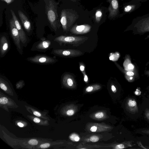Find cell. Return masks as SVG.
<instances>
[{
    "instance_id": "1",
    "label": "cell",
    "mask_w": 149,
    "mask_h": 149,
    "mask_svg": "<svg viewBox=\"0 0 149 149\" xmlns=\"http://www.w3.org/2000/svg\"><path fill=\"white\" fill-rule=\"evenodd\" d=\"M45 2V9L48 21L55 31L59 28L60 24L57 13L58 3L54 0H48Z\"/></svg>"
},
{
    "instance_id": "2",
    "label": "cell",
    "mask_w": 149,
    "mask_h": 149,
    "mask_svg": "<svg viewBox=\"0 0 149 149\" xmlns=\"http://www.w3.org/2000/svg\"><path fill=\"white\" fill-rule=\"evenodd\" d=\"M78 17V15L75 12L69 10H62L61 13L60 21L64 31H67Z\"/></svg>"
},
{
    "instance_id": "3",
    "label": "cell",
    "mask_w": 149,
    "mask_h": 149,
    "mask_svg": "<svg viewBox=\"0 0 149 149\" xmlns=\"http://www.w3.org/2000/svg\"><path fill=\"white\" fill-rule=\"evenodd\" d=\"M88 39V37L83 36H61L55 38L54 41L60 45L68 44L77 47L83 43Z\"/></svg>"
},
{
    "instance_id": "4",
    "label": "cell",
    "mask_w": 149,
    "mask_h": 149,
    "mask_svg": "<svg viewBox=\"0 0 149 149\" xmlns=\"http://www.w3.org/2000/svg\"><path fill=\"white\" fill-rule=\"evenodd\" d=\"M26 60L32 63L42 65L54 64L58 61L55 57H52L43 55H38L28 58Z\"/></svg>"
},
{
    "instance_id": "5",
    "label": "cell",
    "mask_w": 149,
    "mask_h": 149,
    "mask_svg": "<svg viewBox=\"0 0 149 149\" xmlns=\"http://www.w3.org/2000/svg\"><path fill=\"white\" fill-rule=\"evenodd\" d=\"M52 54L57 56L67 58L78 57L83 54L79 50L72 49H54Z\"/></svg>"
},
{
    "instance_id": "6",
    "label": "cell",
    "mask_w": 149,
    "mask_h": 149,
    "mask_svg": "<svg viewBox=\"0 0 149 149\" xmlns=\"http://www.w3.org/2000/svg\"><path fill=\"white\" fill-rule=\"evenodd\" d=\"M10 27L11 35L17 47V50L20 54L22 55L23 52L20 44V39L19 32L16 28L13 18L10 20Z\"/></svg>"
},
{
    "instance_id": "7",
    "label": "cell",
    "mask_w": 149,
    "mask_h": 149,
    "mask_svg": "<svg viewBox=\"0 0 149 149\" xmlns=\"http://www.w3.org/2000/svg\"><path fill=\"white\" fill-rule=\"evenodd\" d=\"M142 5V3L135 0H131L125 3L123 5V13L120 16L131 13L140 8Z\"/></svg>"
},
{
    "instance_id": "8",
    "label": "cell",
    "mask_w": 149,
    "mask_h": 149,
    "mask_svg": "<svg viewBox=\"0 0 149 149\" xmlns=\"http://www.w3.org/2000/svg\"><path fill=\"white\" fill-rule=\"evenodd\" d=\"M131 25L132 26L144 27L149 29V14L136 17L133 19Z\"/></svg>"
},
{
    "instance_id": "9",
    "label": "cell",
    "mask_w": 149,
    "mask_h": 149,
    "mask_svg": "<svg viewBox=\"0 0 149 149\" xmlns=\"http://www.w3.org/2000/svg\"><path fill=\"white\" fill-rule=\"evenodd\" d=\"M110 4L108 7L109 17L115 18L119 15V5L118 0H107Z\"/></svg>"
},
{
    "instance_id": "10",
    "label": "cell",
    "mask_w": 149,
    "mask_h": 149,
    "mask_svg": "<svg viewBox=\"0 0 149 149\" xmlns=\"http://www.w3.org/2000/svg\"><path fill=\"white\" fill-rule=\"evenodd\" d=\"M11 12L13 18L14 20L15 25L19 32L20 41L22 43H25L27 40L26 33H25L23 30L14 12L12 10H11Z\"/></svg>"
},
{
    "instance_id": "11",
    "label": "cell",
    "mask_w": 149,
    "mask_h": 149,
    "mask_svg": "<svg viewBox=\"0 0 149 149\" xmlns=\"http://www.w3.org/2000/svg\"><path fill=\"white\" fill-rule=\"evenodd\" d=\"M10 44L7 37L2 36L0 39V56L4 57L9 51Z\"/></svg>"
},
{
    "instance_id": "12",
    "label": "cell",
    "mask_w": 149,
    "mask_h": 149,
    "mask_svg": "<svg viewBox=\"0 0 149 149\" xmlns=\"http://www.w3.org/2000/svg\"><path fill=\"white\" fill-rule=\"evenodd\" d=\"M51 44V42L50 41L42 40L41 41L35 43L31 50L33 51H44L50 47Z\"/></svg>"
},
{
    "instance_id": "13",
    "label": "cell",
    "mask_w": 149,
    "mask_h": 149,
    "mask_svg": "<svg viewBox=\"0 0 149 149\" xmlns=\"http://www.w3.org/2000/svg\"><path fill=\"white\" fill-rule=\"evenodd\" d=\"M91 26L88 24L81 26L76 25L72 27L70 30L72 34L75 35H81L86 34L91 30Z\"/></svg>"
},
{
    "instance_id": "14",
    "label": "cell",
    "mask_w": 149,
    "mask_h": 149,
    "mask_svg": "<svg viewBox=\"0 0 149 149\" xmlns=\"http://www.w3.org/2000/svg\"><path fill=\"white\" fill-rule=\"evenodd\" d=\"M18 13L24 28L27 32H30L32 30L31 25L28 19L21 11H18Z\"/></svg>"
},
{
    "instance_id": "15",
    "label": "cell",
    "mask_w": 149,
    "mask_h": 149,
    "mask_svg": "<svg viewBox=\"0 0 149 149\" xmlns=\"http://www.w3.org/2000/svg\"><path fill=\"white\" fill-rule=\"evenodd\" d=\"M63 84L69 87H72L74 85V80L73 77L71 74L66 73L62 77Z\"/></svg>"
},
{
    "instance_id": "16",
    "label": "cell",
    "mask_w": 149,
    "mask_h": 149,
    "mask_svg": "<svg viewBox=\"0 0 149 149\" xmlns=\"http://www.w3.org/2000/svg\"><path fill=\"white\" fill-rule=\"evenodd\" d=\"M102 15L103 13L101 10L99 9L96 12L95 15V18L97 22H100Z\"/></svg>"
},
{
    "instance_id": "17",
    "label": "cell",
    "mask_w": 149,
    "mask_h": 149,
    "mask_svg": "<svg viewBox=\"0 0 149 149\" xmlns=\"http://www.w3.org/2000/svg\"><path fill=\"white\" fill-rule=\"evenodd\" d=\"M129 106L131 107H134L137 106V103L134 100H130L129 101L128 103Z\"/></svg>"
},
{
    "instance_id": "18",
    "label": "cell",
    "mask_w": 149,
    "mask_h": 149,
    "mask_svg": "<svg viewBox=\"0 0 149 149\" xmlns=\"http://www.w3.org/2000/svg\"><path fill=\"white\" fill-rule=\"evenodd\" d=\"M8 102V99L6 97H3L0 99V104H5Z\"/></svg>"
},
{
    "instance_id": "19",
    "label": "cell",
    "mask_w": 149,
    "mask_h": 149,
    "mask_svg": "<svg viewBox=\"0 0 149 149\" xmlns=\"http://www.w3.org/2000/svg\"><path fill=\"white\" fill-rule=\"evenodd\" d=\"M104 114L103 112H99L95 114V116L98 119H100L104 117Z\"/></svg>"
},
{
    "instance_id": "20",
    "label": "cell",
    "mask_w": 149,
    "mask_h": 149,
    "mask_svg": "<svg viewBox=\"0 0 149 149\" xmlns=\"http://www.w3.org/2000/svg\"><path fill=\"white\" fill-rule=\"evenodd\" d=\"M29 144L32 145H36L38 144V142L35 139H32L28 142Z\"/></svg>"
},
{
    "instance_id": "21",
    "label": "cell",
    "mask_w": 149,
    "mask_h": 149,
    "mask_svg": "<svg viewBox=\"0 0 149 149\" xmlns=\"http://www.w3.org/2000/svg\"><path fill=\"white\" fill-rule=\"evenodd\" d=\"M99 140L98 137L96 136H93L90 138V141L93 142H96Z\"/></svg>"
},
{
    "instance_id": "22",
    "label": "cell",
    "mask_w": 149,
    "mask_h": 149,
    "mask_svg": "<svg viewBox=\"0 0 149 149\" xmlns=\"http://www.w3.org/2000/svg\"><path fill=\"white\" fill-rule=\"evenodd\" d=\"M50 145V144L49 143H45L41 144L40 147L42 148H45L49 147Z\"/></svg>"
},
{
    "instance_id": "23",
    "label": "cell",
    "mask_w": 149,
    "mask_h": 149,
    "mask_svg": "<svg viewBox=\"0 0 149 149\" xmlns=\"http://www.w3.org/2000/svg\"><path fill=\"white\" fill-rule=\"evenodd\" d=\"M125 146L123 144H120L116 145L115 148L116 149H123L125 148Z\"/></svg>"
},
{
    "instance_id": "24",
    "label": "cell",
    "mask_w": 149,
    "mask_h": 149,
    "mask_svg": "<svg viewBox=\"0 0 149 149\" xmlns=\"http://www.w3.org/2000/svg\"><path fill=\"white\" fill-rule=\"evenodd\" d=\"M74 113V111L73 110H68L66 112V114L68 116H72L73 115Z\"/></svg>"
},
{
    "instance_id": "25",
    "label": "cell",
    "mask_w": 149,
    "mask_h": 149,
    "mask_svg": "<svg viewBox=\"0 0 149 149\" xmlns=\"http://www.w3.org/2000/svg\"><path fill=\"white\" fill-rule=\"evenodd\" d=\"M1 1L5 2L8 5H9L13 3L15 0H1Z\"/></svg>"
},
{
    "instance_id": "26",
    "label": "cell",
    "mask_w": 149,
    "mask_h": 149,
    "mask_svg": "<svg viewBox=\"0 0 149 149\" xmlns=\"http://www.w3.org/2000/svg\"><path fill=\"white\" fill-rule=\"evenodd\" d=\"M93 86H89L86 88V91L88 92H91L93 91Z\"/></svg>"
},
{
    "instance_id": "27",
    "label": "cell",
    "mask_w": 149,
    "mask_h": 149,
    "mask_svg": "<svg viewBox=\"0 0 149 149\" xmlns=\"http://www.w3.org/2000/svg\"><path fill=\"white\" fill-rule=\"evenodd\" d=\"M80 69L81 71L82 72L83 74L85 73V66L82 64H80Z\"/></svg>"
},
{
    "instance_id": "28",
    "label": "cell",
    "mask_w": 149,
    "mask_h": 149,
    "mask_svg": "<svg viewBox=\"0 0 149 149\" xmlns=\"http://www.w3.org/2000/svg\"><path fill=\"white\" fill-rule=\"evenodd\" d=\"M77 136L78 135L77 134H73L70 136V138L72 141H74V138Z\"/></svg>"
},
{
    "instance_id": "29",
    "label": "cell",
    "mask_w": 149,
    "mask_h": 149,
    "mask_svg": "<svg viewBox=\"0 0 149 149\" xmlns=\"http://www.w3.org/2000/svg\"><path fill=\"white\" fill-rule=\"evenodd\" d=\"M24 81H20L17 84V87H21L22 85L24 84Z\"/></svg>"
},
{
    "instance_id": "30",
    "label": "cell",
    "mask_w": 149,
    "mask_h": 149,
    "mask_svg": "<svg viewBox=\"0 0 149 149\" xmlns=\"http://www.w3.org/2000/svg\"><path fill=\"white\" fill-rule=\"evenodd\" d=\"M97 130V128L95 126L92 127L90 129V131L92 132H95Z\"/></svg>"
},
{
    "instance_id": "31",
    "label": "cell",
    "mask_w": 149,
    "mask_h": 149,
    "mask_svg": "<svg viewBox=\"0 0 149 149\" xmlns=\"http://www.w3.org/2000/svg\"><path fill=\"white\" fill-rule=\"evenodd\" d=\"M33 114L34 115L38 117L41 116V114L35 111L34 112Z\"/></svg>"
},
{
    "instance_id": "32",
    "label": "cell",
    "mask_w": 149,
    "mask_h": 149,
    "mask_svg": "<svg viewBox=\"0 0 149 149\" xmlns=\"http://www.w3.org/2000/svg\"><path fill=\"white\" fill-rule=\"evenodd\" d=\"M36 123H39L40 122V120L37 118H35L33 120Z\"/></svg>"
},
{
    "instance_id": "33",
    "label": "cell",
    "mask_w": 149,
    "mask_h": 149,
    "mask_svg": "<svg viewBox=\"0 0 149 149\" xmlns=\"http://www.w3.org/2000/svg\"><path fill=\"white\" fill-rule=\"evenodd\" d=\"M127 74L128 76H132L134 75V73L132 72H128L127 73Z\"/></svg>"
},
{
    "instance_id": "34",
    "label": "cell",
    "mask_w": 149,
    "mask_h": 149,
    "mask_svg": "<svg viewBox=\"0 0 149 149\" xmlns=\"http://www.w3.org/2000/svg\"><path fill=\"white\" fill-rule=\"evenodd\" d=\"M84 81L85 82H87L88 81V78L86 74L85 73L84 74Z\"/></svg>"
},
{
    "instance_id": "35",
    "label": "cell",
    "mask_w": 149,
    "mask_h": 149,
    "mask_svg": "<svg viewBox=\"0 0 149 149\" xmlns=\"http://www.w3.org/2000/svg\"><path fill=\"white\" fill-rule=\"evenodd\" d=\"M130 1H131V0H130ZM135 1H138L142 3H144L146 2L149 0H135Z\"/></svg>"
},
{
    "instance_id": "36",
    "label": "cell",
    "mask_w": 149,
    "mask_h": 149,
    "mask_svg": "<svg viewBox=\"0 0 149 149\" xmlns=\"http://www.w3.org/2000/svg\"><path fill=\"white\" fill-rule=\"evenodd\" d=\"M17 125L20 127H24L23 124L20 122L18 123H17Z\"/></svg>"
},
{
    "instance_id": "37",
    "label": "cell",
    "mask_w": 149,
    "mask_h": 149,
    "mask_svg": "<svg viewBox=\"0 0 149 149\" xmlns=\"http://www.w3.org/2000/svg\"><path fill=\"white\" fill-rule=\"evenodd\" d=\"M112 90L114 93H115L116 92V88L114 85H112Z\"/></svg>"
},
{
    "instance_id": "38",
    "label": "cell",
    "mask_w": 149,
    "mask_h": 149,
    "mask_svg": "<svg viewBox=\"0 0 149 149\" xmlns=\"http://www.w3.org/2000/svg\"><path fill=\"white\" fill-rule=\"evenodd\" d=\"M80 140V137L78 136H77L74 138V141L78 142Z\"/></svg>"
},
{
    "instance_id": "39",
    "label": "cell",
    "mask_w": 149,
    "mask_h": 149,
    "mask_svg": "<svg viewBox=\"0 0 149 149\" xmlns=\"http://www.w3.org/2000/svg\"><path fill=\"white\" fill-rule=\"evenodd\" d=\"M133 66L131 64H130L128 66V68L130 69H133L134 68Z\"/></svg>"
},
{
    "instance_id": "40",
    "label": "cell",
    "mask_w": 149,
    "mask_h": 149,
    "mask_svg": "<svg viewBox=\"0 0 149 149\" xmlns=\"http://www.w3.org/2000/svg\"><path fill=\"white\" fill-rule=\"evenodd\" d=\"M70 1H71L73 2H77L78 0H70Z\"/></svg>"
},
{
    "instance_id": "41",
    "label": "cell",
    "mask_w": 149,
    "mask_h": 149,
    "mask_svg": "<svg viewBox=\"0 0 149 149\" xmlns=\"http://www.w3.org/2000/svg\"><path fill=\"white\" fill-rule=\"evenodd\" d=\"M147 117L149 119V113H148L146 114Z\"/></svg>"
},
{
    "instance_id": "42",
    "label": "cell",
    "mask_w": 149,
    "mask_h": 149,
    "mask_svg": "<svg viewBox=\"0 0 149 149\" xmlns=\"http://www.w3.org/2000/svg\"><path fill=\"white\" fill-rule=\"evenodd\" d=\"M135 94H136L137 95L138 94V92L137 91H136L135 92Z\"/></svg>"
},
{
    "instance_id": "43",
    "label": "cell",
    "mask_w": 149,
    "mask_h": 149,
    "mask_svg": "<svg viewBox=\"0 0 149 149\" xmlns=\"http://www.w3.org/2000/svg\"><path fill=\"white\" fill-rule=\"evenodd\" d=\"M132 79H133V78H132V77H131V78H130V79H131V80H132Z\"/></svg>"
},
{
    "instance_id": "44",
    "label": "cell",
    "mask_w": 149,
    "mask_h": 149,
    "mask_svg": "<svg viewBox=\"0 0 149 149\" xmlns=\"http://www.w3.org/2000/svg\"><path fill=\"white\" fill-rule=\"evenodd\" d=\"M81 149H86V148H81Z\"/></svg>"
}]
</instances>
